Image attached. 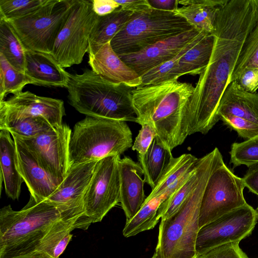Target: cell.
I'll use <instances>...</instances> for the list:
<instances>
[{
  "instance_id": "obj_1",
  "label": "cell",
  "mask_w": 258,
  "mask_h": 258,
  "mask_svg": "<svg viewBox=\"0 0 258 258\" xmlns=\"http://www.w3.org/2000/svg\"><path fill=\"white\" fill-rule=\"evenodd\" d=\"M258 20V0H228L218 11L209 62L185 109L194 133L205 135L219 120L218 109L241 49Z\"/></svg>"
},
{
  "instance_id": "obj_2",
  "label": "cell",
  "mask_w": 258,
  "mask_h": 258,
  "mask_svg": "<svg viewBox=\"0 0 258 258\" xmlns=\"http://www.w3.org/2000/svg\"><path fill=\"white\" fill-rule=\"evenodd\" d=\"M194 91L191 84L177 79L135 88L132 100L136 122L152 123L157 136L172 151L190 135L185 109Z\"/></svg>"
},
{
  "instance_id": "obj_3",
  "label": "cell",
  "mask_w": 258,
  "mask_h": 258,
  "mask_svg": "<svg viewBox=\"0 0 258 258\" xmlns=\"http://www.w3.org/2000/svg\"><path fill=\"white\" fill-rule=\"evenodd\" d=\"M199 180L178 210L161 220L155 250L163 258H195L202 197L213 171L224 162L221 152L214 149L204 156Z\"/></svg>"
},
{
  "instance_id": "obj_4",
  "label": "cell",
  "mask_w": 258,
  "mask_h": 258,
  "mask_svg": "<svg viewBox=\"0 0 258 258\" xmlns=\"http://www.w3.org/2000/svg\"><path fill=\"white\" fill-rule=\"evenodd\" d=\"M135 88L110 82L92 70L71 74L68 102L86 116L137 122L132 100Z\"/></svg>"
},
{
  "instance_id": "obj_5",
  "label": "cell",
  "mask_w": 258,
  "mask_h": 258,
  "mask_svg": "<svg viewBox=\"0 0 258 258\" xmlns=\"http://www.w3.org/2000/svg\"><path fill=\"white\" fill-rule=\"evenodd\" d=\"M63 219L59 208L46 200L36 202L30 196L20 211L11 205L0 210V258H11L37 250L51 226Z\"/></svg>"
},
{
  "instance_id": "obj_6",
  "label": "cell",
  "mask_w": 258,
  "mask_h": 258,
  "mask_svg": "<svg viewBox=\"0 0 258 258\" xmlns=\"http://www.w3.org/2000/svg\"><path fill=\"white\" fill-rule=\"evenodd\" d=\"M132 146V133L126 121L86 116L76 123L72 132L70 167L120 156Z\"/></svg>"
},
{
  "instance_id": "obj_7",
  "label": "cell",
  "mask_w": 258,
  "mask_h": 258,
  "mask_svg": "<svg viewBox=\"0 0 258 258\" xmlns=\"http://www.w3.org/2000/svg\"><path fill=\"white\" fill-rule=\"evenodd\" d=\"M194 28L174 12L151 9L135 13L110 41L118 55L133 53Z\"/></svg>"
},
{
  "instance_id": "obj_8",
  "label": "cell",
  "mask_w": 258,
  "mask_h": 258,
  "mask_svg": "<svg viewBox=\"0 0 258 258\" xmlns=\"http://www.w3.org/2000/svg\"><path fill=\"white\" fill-rule=\"evenodd\" d=\"M74 2V0H49L34 12L8 21L26 50L51 54Z\"/></svg>"
},
{
  "instance_id": "obj_9",
  "label": "cell",
  "mask_w": 258,
  "mask_h": 258,
  "mask_svg": "<svg viewBox=\"0 0 258 258\" xmlns=\"http://www.w3.org/2000/svg\"><path fill=\"white\" fill-rule=\"evenodd\" d=\"M98 17L93 10L92 0H74L51 52L61 67L68 68L82 62Z\"/></svg>"
},
{
  "instance_id": "obj_10",
  "label": "cell",
  "mask_w": 258,
  "mask_h": 258,
  "mask_svg": "<svg viewBox=\"0 0 258 258\" xmlns=\"http://www.w3.org/2000/svg\"><path fill=\"white\" fill-rule=\"evenodd\" d=\"M244 187L242 178L236 175L224 163L216 168L207 181L202 197L200 229L246 204L243 196Z\"/></svg>"
},
{
  "instance_id": "obj_11",
  "label": "cell",
  "mask_w": 258,
  "mask_h": 258,
  "mask_svg": "<svg viewBox=\"0 0 258 258\" xmlns=\"http://www.w3.org/2000/svg\"><path fill=\"white\" fill-rule=\"evenodd\" d=\"M111 156L98 161L84 200L87 225L101 222L120 203V177L118 161Z\"/></svg>"
},
{
  "instance_id": "obj_12",
  "label": "cell",
  "mask_w": 258,
  "mask_h": 258,
  "mask_svg": "<svg viewBox=\"0 0 258 258\" xmlns=\"http://www.w3.org/2000/svg\"><path fill=\"white\" fill-rule=\"evenodd\" d=\"M258 221V213L248 204L234 209L199 229L196 253L249 236Z\"/></svg>"
},
{
  "instance_id": "obj_13",
  "label": "cell",
  "mask_w": 258,
  "mask_h": 258,
  "mask_svg": "<svg viewBox=\"0 0 258 258\" xmlns=\"http://www.w3.org/2000/svg\"><path fill=\"white\" fill-rule=\"evenodd\" d=\"M72 131L66 124L35 137L17 138L31 152L40 165L60 184L70 168L69 145Z\"/></svg>"
},
{
  "instance_id": "obj_14",
  "label": "cell",
  "mask_w": 258,
  "mask_h": 258,
  "mask_svg": "<svg viewBox=\"0 0 258 258\" xmlns=\"http://www.w3.org/2000/svg\"><path fill=\"white\" fill-rule=\"evenodd\" d=\"M98 161L70 166L63 180L46 200L59 208L63 220L76 222L77 228L86 230L89 227L84 215V200Z\"/></svg>"
},
{
  "instance_id": "obj_15",
  "label": "cell",
  "mask_w": 258,
  "mask_h": 258,
  "mask_svg": "<svg viewBox=\"0 0 258 258\" xmlns=\"http://www.w3.org/2000/svg\"><path fill=\"white\" fill-rule=\"evenodd\" d=\"M0 113L17 117H41L56 128L62 124L65 108L62 100L26 91L0 102Z\"/></svg>"
},
{
  "instance_id": "obj_16",
  "label": "cell",
  "mask_w": 258,
  "mask_h": 258,
  "mask_svg": "<svg viewBox=\"0 0 258 258\" xmlns=\"http://www.w3.org/2000/svg\"><path fill=\"white\" fill-rule=\"evenodd\" d=\"M202 31L195 28L167 38L138 52L118 55L141 77L176 56Z\"/></svg>"
},
{
  "instance_id": "obj_17",
  "label": "cell",
  "mask_w": 258,
  "mask_h": 258,
  "mask_svg": "<svg viewBox=\"0 0 258 258\" xmlns=\"http://www.w3.org/2000/svg\"><path fill=\"white\" fill-rule=\"evenodd\" d=\"M13 138L16 146L18 170L29 189L30 196L37 202L47 200L60 183L44 170L21 141L16 137Z\"/></svg>"
},
{
  "instance_id": "obj_18",
  "label": "cell",
  "mask_w": 258,
  "mask_h": 258,
  "mask_svg": "<svg viewBox=\"0 0 258 258\" xmlns=\"http://www.w3.org/2000/svg\"><path fill=\"white\" fill-rule=\"evenodd\" d=\"M120 177V203L126 217V222L131 220L143 206L146 197L143 169L139 162L128 156L119 158Z\"/></svg>"
},
{
  "instance_id": "obj_19",
  "label": "cell",
  "mask_w": 258,
  "mask_h": 258,
  "mask_svg": "<svg viewBox=\"0 0 258 258\" xmlns=\"http://www.w3.org/2000/svg\"><path fill=\"white\" fill-rule=\"evenodd\" d=\"M88 63L95 74L115 84H124L136 88L142 84V78L127 66L113 50L110 42L102 46L92 55Z\"/></svg>"
},
{
  "instance_id": "obj_20",
  "label": "cell",
  "mask_w": 258,
  "mask_h": 258,
  "mask_svg": "<svg viewBox=\"0 0 258 258\" xmlns=\"http://www.w3.org/2000/svg\"><path fill=\"white\" fill-rule=\"evenodd\" d=\"M24 73L31 84L67 88L71 74L51 54L26 50Z\"/></svg>"
},
{
  "instance_id": "obj_21",
  "label": "cell",
  "mask_w": 258,
  "mask_h": 258,
  "mask_svg": "<svg viewBox=\"0 0 258 258\" xmlns=\"http://www.w3.org/2000/svg\"><path fill=\"white\" fill-rule=\"evenodd\" d=\"M196 166L162 193L152 197H147L137 214L125 223L122 231L123 235L129 237L154 228L159 221L157 215L160 205L184 183L195 170Z\"/></svg>"
},
{
  "instance_id": "obj_22",
  "label": "cell",
  "mask_w": 258,
  "mask_h": 258,
  "mask_svg": "<svg viewBox=\"0 0 258 258\" xmlns=\"http://www.w3.org/2000/svg\"><path fill=\"white\" fill-rule=\"evenodd\" d=\"M11 135L7 130H1V187L3 181L7 195L15 200L19 198L21 185L24 181L18 170L16 143Z\"/></svg>"
},
{
  "instance_id": "obj_23",
  "label": "cell",
  "mask_w": 258,
  "mask_h": 258,
  "mask_svg": "<svg viewBox=\"0 0 258 258\" xmlns=\"http://www.w3.org/2000/svg\"><path fill=\"white\" fill-rule=\"evenodd\" d=\"M217 114L234 115L258 124V93L245 91L236 81L230 83L221 97Z\"/></svg>"
},
{
  "instance_id": "obj_24",
  "label": "cell",
  "mask_w": 258,
  "mask_h": 258,
  "mask_svg": "<svg viewBox=\"0 0 258 258\" xmlns=\"http://www.w3.org/2000/svg\"><path fill=\"white\" fill-rule=\"evenodd\" d=\"M228 0H182L175 12L194 28L209 34L214 31L217 14Z\"/></svg>"
},
{
  "instance_id": "obj_25",
  "label": "cell",
  "mask_w": 258,
  "mask_h": 258,
  "mask_svg": "<svg viewBox=\"0 0 258 258\" xmlns=\"http://www.w3.org/2000/svg\"><path fill=\"white\" fill-rule=\"evenodd\" d=\"M215 41L212 34H206L180 58L177 67L169 75L168 80L177 79L183 75H200L207 67Z\"/></svg>"
},
{
  "instance_id": "obj_26",
  "label": "cell",
  "mask_w": 258,
  "mask_h": 258,
  "mask_svg": "<svg viewBox=\"0 0 258 258\" xmlns=\"http://www.w3.org/2000/svg\"><path fill=\"white\" fill-rule=\"evenodd\" d=\"M133 14L119 7L110 14L98 16L89 37L87 51L89 55L94 54L101 46L110 42Z\"/></svg>"
},
{
  "instance_id": "obj_27",
  "label": "cell",
  "mask_w": 258,
  "mask_h": 258,
  "mask_svg": "<svg viewBox=\"0 0 258 258\" xmlns=\"http://www.w3.org/2000/svg\"><path fill=\"white\" fill-rule=\"evenodd\" d=\"M172 151L165 147L156 136L141 165L144 180L153 189L174 158Z\"/></svg>"
},
{
  "instance_id": "obj_28",
  "label": "cell",
  "mask_w": 258,
  "mask_h": 258,
  "mask_svg": "<svg viewBox=\"0 0 258 258\" xmlns=\"http://www.w3.org/2000/svg\"><path fill=\"white\" fill-rule=\"evenodd\" d=\"M75 228L76 223L74 221L58 220L43 237L36 250L52 258H59L72 239L71 232Z\"/></svg>"
},
{
  "instance_id": "obj_29",
  "label": "cell",
  "mask_w": 258,
  "mask_h": 258,
  "mask_svg": "<svg viewBox=\"0 0 258 258\" xmlns=\"http://www.w3.org/2000/svg\"><path fill=\"white\" fill-rule=\"evenodd\" d=\"M26 50L11 23L0 17V53L13 67L23 73Z\"/></svg>"
},
{
  "instance_id": "obj_30",
  "label": "cell",
  "mask_w": 258,
  "mask_h": 258,
  "mask_svg": "<svg viewBox=\"0 0 258 258\" xmlns=\"http://www.w3.org/2000/svg\"><path fill=\"white\" fill-rule=\"evenodd\" d=\"M53 128L41 117H17L0 113V130H6L12 136L30 138Z\"/></svg>"
},
{
  "instance_id": "obj_31",
  "label": "cell",
  "mask_w": 258,
  "mask_h": 258,
  "mask_svg": "<svg viewBox=\"0 0 258 258\" xmlns=\"http://www.w3.org/2000/svg\"><path fill=\"white\" fill-rule=\"evenodd\" d=\"M203 163L204 157H202L199 158L196 168L184 183L160 205L157 215L158 220L166 219L178 210L197 184Z\"/></svg>"
},
{
  "instance_id": "obj_32",
  "label": "cell",
  "mask_w": 258,
  "mask_h": 258,
  "mask_svg": "<svg viewBox=\"0 0 258 258\" xmlns=\"http://www.w3.org/2000/svg\"><path fill=\"white\" fill-rule=\"evenodd\" d=\"M199 158L191 154L174 158L148 197L162 193L197 164Z\"/></svg>"
},
{
  "instance_id": "obj_33",
  "label": "cell",
  "mask_w": 258,
  "mask_h": 258,
  "mask_svg": "<svg viewBox=\"0 0 258 258\" xmlns=\"http://www.w3.org/2000/svg\"><path fill=\"white\" fill-rule=\"evenodd\" d=\"M27 84L31 82L25 73L13 67L0 53V102L9 94L15 95L22 92Z\"/></svg>"
},
{
  "instance_id": "obj_34",
  "label": "cell",
  "mask_w": 258,
  "mask_h": 258,
  "mask_svg": "<svg viewBox=\"0 0 258 258\" xmlns=\"http://www.w3.org/2000/svg\"><path fill=\"white\" fill-rule=\"evenodd\" d=\"M254 68L258 69V20L245 40L229 83L245 70Z\"/></svg>"
},
{
  "instance_id": "obj_35",
  "label": "cell",
  "mask_w": 258,
  "mask_h": 258,
  "mask_svg": "<svg viewBox=\"0 0 258 258\" xmlns=\"http://www.w3.org/2000/svg\"><path fill=\"white\" fill-rule=\"evenodd\" d=\"M207 34L209 33L203 31L201 32L197 37L184 46L173 58L152 69L142 75L141 76L142 84L140 86L156 85L168 81L169 75L177 67L181 56Z\"/></svg>"
},
{
  "instance_id": "obj_36",
  "label": "cell",
  "mask_w": 258,
  "mask_h": 258,
  "mask_svg": "<svg viewBox=\"0 0 258 258\" xmlns=\"http://www.w3.org/2000/svg\"><path fill=\"white\" fill-rule=\"evenodd\" d=\"M49 0H0V17L7 20L27 16L46 4Z\"/></svg>"
},
{
  "instance_id": "obj_37",
  "label": "cell",
  "mask_w": 258,
  "mask_h": 258,
  "mask_svg": "<svg viewBox=\"0 0 258 258\" xmlns=\"http://www.w3.org/2000/svg\"><path fill=\"white\" fill-rule=\"evenodd\" d=\"M229 154L234 168L241 165L249 168L258 164V137L233 143Z\"/></svg>"
},
{
  "instance_id": "obj_38",
  "label": "cell",
  "mask_w": 258,
  "mask_h": 258,
  "mask_svg": "<svg viewBox=\"0 0 258 258\" xmlns=\"http://www.w3.org/2000/svg\"><path fill=\"white\" fill-rule=\"evenodd\" d=\"M218 117L225 125L234 130L243 139L248 140L258 137V124L230 114H219Z\"/></svg>"
},
{
  "instance_id": "obj_39",
  "label": "cell",
  "mask_w": 258,
  "mask_h": 258,
  "mask_svg": "<svg viewBox=\"0 0 258 258\" xmlns=\"http://www.w3.org/2000/svg\"><path fill=\"white\" fill-rule=\"evenodd\" d=\"M141 128L135 139L132 148L137 153L138 162L141 165L154 139L157 136L156 130L151 122L141 124Z\"/></svg>"
},
{
  "instance_id": "obj_40",
  "label": "cell",
  "mask_w": 258,
  "mask_h": 258,
  "mask_svg": "<svg viewBox=\"0 0 258 258\" xmlns=\"http://www.w3.org/2000/svg\"><path fill=\"white\" fill-rule=\"evenodd\" d=\"M195 258H249L241 249L239 242L221 245L196 254Z\"/></svg>"
},
{
  "instance_id": "obj_41",
  "label": "cell",
  "mask_w": 258,
  "mask_h": 258,
  "mask_svg": "<svg viewBox=\"0 0 258 258\" xmlns=\"http://www.w3.org/2000/svg\"><path fill=\"white\" fill-rule=\"evenodd\" d=\"M235 81L245 91L255 93L258 89V69L245 70Z\"/></svg>"
},
{
  "instance_id": "obj_42",
  "label": "cell",
  "mask_w": 258,
  "mask_h": 258,
  "mask_svg": "<svg viewBox=\"0 0 258 258\" xmlns=\"http://www.w3.org/2000/svg\"><path fill=\"white\" fill-rule=\"evenodd\" d=\"M123 10L134 13L147 11L152 8L148 0H115Z\"/></svg>"
},
{
  "instance_id": "obj_43",
  "label": "cell",
  "mask_w": 258,
  "mask_h": 258,
  "mask_svg": "<svg viewBox=\"0 0 258 258\" xmlns=\"http://www.w3.org/2000/svg\"><path fill=\"white\" fill-rule=\"evenodd\" d=\"M119 7L115 0H92L93 10L99 16L110 14Z\"/></svg>"
},
{
  "instance_id": "obj_44",
  "label": "cell",
  "mask_w": 258,
  "mask_h": 258,
  "mask_svg": "<svg viewBox=\"0 0 258 258\" xmlns=\"http://www.w3.org/2000/svg\"><path fill=\"white\" fill-rule=\"evenodd\" d=\"M242 178L245 187L258 196V164L249 167Z\"/></svg>"
},
{
  "instance_id": "obj_45",
  "label": "cell",
  "mask_w": 258,
  "mask_h": 258,
  "mask_svg": "<svg viewBox=\"0 0 258 258\" xmlns=\"http://www.w3.org/2000/svg\"><path fill=\"white\" fill-rule=\"evenodd\" d=\"M153 9L164 11L176 12L178 8L179 0H148Z\"/></svg>"
},
{
  "instance_id": "obj_46",
  "label": "cell",
  "mask_w": 258,
  "mask_h": 258,
  "mask_svg": "<svg viewBox=\"0 0 258 258\" xmlns=\"http://www.w3.org/2000/svg\"><path fill=\"white\" fill-rule=\"evenodd\" d=\"M11 258H52L47 254L38 250Z\"/></svg>"
},
{
  "instance_id": "obj_47",
  "label": "cell",
  "mask_w": 258,
  "mask_h": 258,
  "mask_svg": "<svg viewBox=\"0 0 258 258\" xmlns=\"http://www.w3.org/2000/svg\"><path fill=\"white\" fill-rule=\"evenodd\" d=\"M151 258H163L160 254L155 250L153 256Z\"/></svg>"
},
{
  "instance_id": "obj_48",
  "label": "cell",
  "mask_w": 258,
  "mask_h": 258,
  "mask_svg": "<svg viewBox=\"0 0 258 258\" xmlns=\"http://www.w3.org/2000/svg\"><path fill=\"white\" fill-rule=\"evenodd\" d=\"M255 210H256V211H257V212L258 213V206H257V207L256 208V209Z\"/></svg>"
}]
</instances>
